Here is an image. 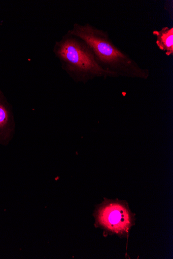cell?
Listing matches in <instances>:
<instances>
[{"instance_id":"6da1fadb","label":"cell","mask_w":173,"mask_h":259,"mask_svg":"<svg viewBox=\"0 0 173 259\" xmlns=\"http://www.w3.org/2000/svg\"><path fill=\"white\" fill-rule=\"evenodd\" d=\"M68 33L85 41L98 64L115 76L147 78L149 70L142 68L129 55L115 46L108 31L86 23H74Z\"/></svg>"},{"instance_id":"7a4b0ae2","label":"cell","mask_w":173,"mask_h":259,"mask_svg":"<svg viewBox=\"0 0 173 259\" xmlns=\"http://www.w3.org/2000/svg\"><path fill=\"white\" fill-rule=\"evenodd\" d=\"M53 53L62 69L77 82L86 83L97 77L115 76L97 63L85 41L67 32L55 42Z\"/></svg>"},{"instance_id":"5b68a950","label":"cell","mask_w":173,"mask_h":259,"mask_svg":"<svg viewBox=\"0 0 173 259\" xmlns=\"http://www.w3.org/2000/svg\"><path fill=\"white\" fill-rule=\"evenodd\" d=\"M120 211L118 210H114L112 211L111 213L109 215V222L111 224H117L121 223V221L122 219H124L125 215H122L120 213Z\"/></svg>"},{"instance_id":"277c9868","label":"cell","mask_w":173,"mask_h":259,"mask_svg":"<svg viewBox=\"0 0 173 259\" xmlns=\"http://www.w3.org/2000/svg\"><path fill=\"white\" fill-rule=\"evenodd\" d=\"M153 34L156 38V44L158 49L167 57L173 55V28L163 27L154 30Z\"/></svg>"},{"instance_id":"3957f363","label":"cell","mask_w":173,"mask_h":259,"mask_svg":"<svg viewBox=\"0 0 173 259\" xmlns=\"http://www.w3.org/2000/svg\"><path fill=\"white\" fill-rule=\"evenodd\" d=\"M15 132L16 123L12 108L0 89V145H9Z\"/></svg>"}]
</instances>
